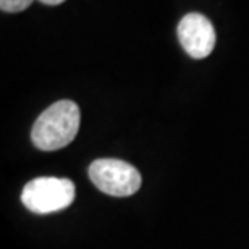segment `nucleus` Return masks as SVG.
<instances>
[{"mask_svg": "<svg viewBox=\"0 0 249 249\" xmlns=\"http://www.w3.org/2000/svg\"><path fill=\"white\" fill-rule=\"evenodd\" d=\"M39 2L46 3V5H58V3H63L65 0H39Z\"/></svg>", "mask_w": 249, "mask_h": 249, "instance_id": "nucleus-6", "label": "nucleus"}, {"mask_svg": "<svg viewBox=\"0 0 249 249\" xmlns=\"http://www.w3.org/2000/svg\"><path fill=\"white\" fill-rule=\"evenodd\" d=\"M81 122L79 107L73 101H58L46 108L34 123L31 139L41 151H57L76 138Z\"/></svg>", "mask_w": 249, "mask_h": 249, "instance_id": "nucleus-1", "label": "nucleus"}, {"mask_svg": "<svg viewBox=\"0 0 249 249\" xmlns=\"http://www.w3.org/2000/svg\"><path fill=\"white\" fill-rule=\"evenodd\" d=\"M74 199V185L67 178L42 177L29 181L21 193L24 207L34 213H52L67 209Z\"/></svg>", "mask_w": 249, "mask_h": 249, "instance_id": "nucleus-2", "label": "nucleus"}, {"mask_svg": "<svg viewBox=\"0 0 249 249\" xmlns=\"http://www.w3.org/2000/svg\"><path fill=\"white\" fill-rule=\"evenodd\" d=\"M89 178L99 191L115 197L131 196L141 188V175L118 159H97L89 165Z\"/></svg>", "mask_w": 249, "mask_h": 249, "instance_id": "nucleus-3", "label": "nucleus"}, {"mask_svg": "<svg viewBox=\"0 0 249 249\" xmlns=\"http://www.w3.org/2000/svg\"><path fill=\"white\" fill-rule=\"evenodd\" d=\"M34 0H0V8L7 13H18L26 10Z\"/></svg>", "mask_w": 249, "mask_h": 249, "instance_id": "nucleus-5", "label": "nucleus"}, {"mask_svg": "<svg viewBox=\"0 0 249 249\" xmlns=\"http://www.w3.org/2000/svg\"><path fill=\"white\" fill-rule=\"evenodd\" d=\"M178 39L193 58H206L215 47V29L211 19L201 13H188L178 23Z\"/></svg>", "mask_w": 249, "mask_h": 249, "instance_id": "nucleus-4", "label": "nucleus"}]
</instances>
